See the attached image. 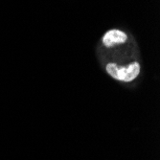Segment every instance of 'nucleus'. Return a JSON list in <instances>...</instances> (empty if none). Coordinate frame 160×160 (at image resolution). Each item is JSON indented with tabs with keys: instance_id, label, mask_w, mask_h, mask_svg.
I'll return each instance as SVG.
<instances>
[{
	"instance_id": "nucleus-1",
	"label": "nucleus",
	"mask_w": 160,
	"mask_h": 160,
	"mask_svg": "<svg viewBox=\"0 0 160 160\" xmlns=\"http://www.w3.org/2000/svg\"><path fill=\"white\" fill-rule=\"evenodd\" d=\"M134 42L132 37L117 28L109 29L101 38V63L106 73L119 82H132L141 74Z\"/></svg>"
}]
</instances>
